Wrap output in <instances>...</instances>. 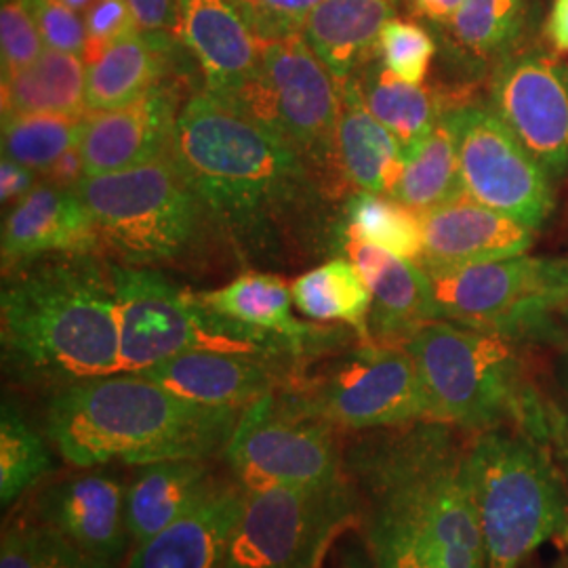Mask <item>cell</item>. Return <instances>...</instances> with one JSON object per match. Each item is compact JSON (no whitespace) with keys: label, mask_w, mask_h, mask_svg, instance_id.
I'll return each instance as SVG.
<instances>
[{"label":"cell","mask_w":568,"mask_h":568,"mask_svg":"<svg viewBox=\"0 0 568 568\" xmlns=\"http://www.w3.org/2000/svg\"><path fill=\"white\" fill-rule=\"evenodd\" d=\"M53 469V455L41 432L9 400L0 408V501L13 506Z\"/></svg>","instance_id":"cell-34"},{"label":"cell","mask_w":568,"mask_h":568,"mask_svg":"<svg viewBox=\"0 0 568 568\" xmlns=\"http://www.w3.org/2000/svg\"><path fill=\"white\" fill-rule=\"evenodd\" d=\"M182 42L173 32L140 30L87 61V110L133 102L171 79Z\"/></svg>","instance_id":"cell-26"},{"label":"cell","mask_w":568,"mask_h":568,"mask_svg":"<svg viewBox=\"0 0 568 568\" xmlns=\"http://www.w3.org/2000/svg\"><path fill=\"white\" fill-rule=\"evenodd\" d=\"M4 373L55 389L121 371L112 262L102 253L47 255L2 270Z\"/></svg>","instance_id":"cell-3"},{"label":"cell","mask_w":568,"mask_h":568,"mask_svg":"<svg viewBox=\"0 0 568 568\" xmlns=\"http://www.w3.org/2000/svg\"><path fill=\"white\" fill-rule=\"evenodd\" d=\"M199 300L215 314L272 342L300 368L349 342L344 326L295 318L291 284L284 283L278 274L248 270L232 283L199 293Z\"/></svg>","instance_id":"cell-17"},{"label":"cell","mask_w":568,"mask_h":568,"mask_svg":"<svg viewBox=\"0 0 568 568\" xmlns=\"http://www.w3.org/2000/svg\"><path fill=\"white\" fill-rule=\"evenodd\" d=\"M344 251L373 295L371 342L405 347L422 326L434 321L426 270L352 239H344Z\"/></svg>","instance_id":"cell-24"},{"label":"cell","mask_w":568,"mask_h":568,"mask_svg":"<svg viewBox=\"0 0 568 568\" xmlns=\"http://www.w3.org/2000/svg\"><path fill=\"white\" fill-rule=\"evenodd\" d=\"M389 2H392V4H396V2H403V0H389Z\"/></svg>","instance_id":"cell-53"},{"label":"cell","mask_w":568,"mask_h":568,"mask_svg":"<svg viewBox=\"0 0 568 568\" xmlns=\"http://www.w3.org/2000/svg\"><path fill=\"white\" fill-rule=\"evenodd\" d=\"M0 248L2 270H9L47 255L102 253V243L74 187L42 182L4 217Z\"/></svg>","instance_id":"cell-21"},{"label":"cell","mask_w":568,"mask_h":568,"mask_svg":"<svg viewBox=\"0 0 568 568\" xmlns=\"http://www.w3.org/2000/svg\"><path fill=\"white\" fill-rule=\"evenodd\" d=\"M34 173L37 171L2 156V163H0V199H2L4 206L9 203H20L26 194H30L34 190V185H37Z\"/></svg>","instance_id":"cell-45"},{"label":"cell","mask_w":568,"mask_h":568,"mask_svg":"<svg viewBox=\"0 0 568 568\" xmlns=\"http://www.w3.org/2000/svg\"><path fill=\"white\" fill-rule=\"evenodd\" d=\"M394 18L389 0H323L305 20L307 44L342 87L373 51L387 21Z\"/></svg>","instance_id":"cell-28"},{"label":"cell","mask_w":568,"mask_h":568,"mask_svg":"<svg viewBox=\"0 0 568 568\" xmlns=\"http://www.w3.org/2000/svg\"><path fill=\"white\" fill-rule=\"evenodd\" d=\"M469 480L487 568H520L556 537L568 541L565 493L539 440L488 429L469 445Z\"/></svg>","instance_id":"cell-7"},{"label":"cell","mask_w":568,"mask_h":568,"mask_svg":"<svg viewBox=\"0 0 568 568\" xmlns=\"http://www.w3.org/2000/svg\"><path fill=\"white\" fill-rule=\"evenodd\" d=\"M112 276L121 333L119 373H138L194 349L251 354L295 366L272 342L215 314L199 293L161 270L112 264Z\"/></svg>","instance_id":"cell-8"},{"label":"cell","mask_w":568,"mask_h":568,"mask_svg":"<svg viewBox=\"0 0 568 568\" xmlns=\"http://www.w3.org/2000/svg\"><path fill=\"white\" fill-rule=\"evenodd\" d=\"M466 194L455 135L445 116L406 154L405 173L392 199L427 213Z\"/></svg>","instance_id":"cell-32"},{"label":"cell","mask_w":568,"mask_h":568,"mask_svg":"<svg viewBox=\"0 0 568 568\" xmlns=\"http://www.w3.org/2000/svg\"><path fill=\"white\" fill-rule=\"evenodd\" d=\"M562 366H565V386H567L568 392V354L567 358H565V363H562Z\"/></svg>","instance_id":"cell-52"},{"label":"cell","mask_w":568,"mask_h":568,"mask_svg":"<svg viewBox=\"0 0 568 568\" xmlns=\"http://www.w3.org/2000/svg\"><path fill=\"white\" fill-rule=\"evenodd\" d=\"M138 373L192 403L244 410L283 389L297 368L264 356L194 349Z\"/></svg>","instance_id":"cell-19"},{"label":"cell","mask_w":568,"mask_h":568,"mask_svg":"<svg viewBox=\"0 0 568 568\" xmlns=\"http://www.w3.org/2000/svg\"><path fill=\"white\" fill-rule=\"evenodd\" d=\"M354 525L361 499L349 478L316 488H246L224 568H316Z\"/></svg>","instance_id":"cell-12"},{"label":"cell","mask_w":568,"mask_h":568,"mask_svg":"<svg viewBox=\"0 0 568 568\" xmlns=\"http://www.w3.org/2000/svg\"><path fill=\"white\" fill-rule=\"evenodd\" d=\"M344 568H373L368 554H361L358 549H354L352 554H347L344 560Z\"/></svg>","instance_id":"cell-50"},{"label":"cell","mask_w":568,"mask_h":568,"mask_svg":"<svg viewBox=\"0 0 568 568\" xmlns=\"http://www.w3.org/2000/svg\"><path fill=\"white\" fill-rule=\"evenodd\" d=\"M171 156L241 260L291 264L321 243L333 180L209 91L183 103Z\"/></svg>","instance_id":"cell-1"},{"label":"cell","mask_w":568,"mask_h":568,"mask_svg":"<svg viewBox=\"0 0 568 568\" xmlns=\"http://www.w3.org/2000/svg\"><path fill=\"white\" fill-rule=\"evenodd\" d=\"M65 7H70L72 11H77V13H84L95 0H61Z\"/></svg>","instance_id":"cell-51"},{"label":"cell","mask_w":568,"mask_h":568,"mask_svg":"<svg viewBox=\"0 0 568 568\" xmlns=\"http://www.w3.org/2000/svg\"><path fill=\"white\" fill-rule=\"evenodd\" d=\"M140 28L145 32H173L180 0H129Z\"/></svg>","instance_id":"cell-44"},{"label":"cell","mask_w":568,"mask_h":568,"mask_svg":"<svg viewBox=\"0 0 568 568\" xmlns=\"http://www.w3.org/2000/svg\"><path fill=\"white\" fill-rule=\"evenodd\" d=\"M377 53L392 74L413 84H424L436 53V42L424 26L392 18L379 34Z\"/></svg>","instance_id":"cell-38"},{"label":"cell","mask_w":568,"mask_h":568,"mask_svg":"<svg viewBox=\"0 0 568 568\" xmlns=\"http://www.w3.org/2000/svg\"><path fill=\"white\" fill-rule=\"evenodd\" d=\"M89 209L103 255L138 267H199L225 241L209 206L171 154L74 185ZM230 246V244H227Z\"/></svg>","instance_id":"cell-6"},{"label":"cell","mask_w":568,"mask_h":568,"mask_svg":"<svg viewBox=\"0 0 568 568\" xmlns=\"http://www.w3.org/2000/svg\"><path fill=\"white\" fill-rule=\"evenodd\" d=\"M180 110L178 84L164 82L133 102L89 112L79 142L84 178L116 173L171 154Z\"/></svg>","instance_id":"cell-18"},{"label":"cell","mask_w":568,"mask_h":568,"mask_svg":"<svg viewBox=\"0 0 568 568\" xmlns=\"http://www.w3.org/2000/svg\"><path fill=\"white\" fill-rule=\"evenodd\" d=\"M102 467H81L44 488L34 501V520L58 530L95 567L119 568L133 551L126 485Z\"/></svg>","instance_id":"cell-16"},{"label":"cell","mask_w":568,"mask_h":568,"mask_svg":"<svg viewBox=\"0 0 568 568\" xmlns=\"http://www.w3.org/2000/svg\"><path fill=\"white\" fill-rule=\"evenodd\" d=\"M356 82L366 108L400 143L405 156L443 119L429 89L398 79L384 63L368 68L365 79Z\"/></svg>","instance_id":"cell-31"},{"label":"cell","mask_w":568,"mask_h":568,"mask_svg":"<svg viewBox=\"0 0 568 568\" xmlns=\"http://www.w3.org/2000/svg\"><path fill=\"white\" fill-rule=\"evenodd\" d=\"M217 100L281 135L326 178L335 180V171L342 173L337 163L339 84L304 34L265 41L260 72Z\"/></svg>","instance_id":"cell-11"},{"label":"cell","mask_w":568,"mask_h":568,"mask_svg":"<svg viewBox=\"0 0 568 568\" xmlns=\"http://www.w3.org/2000/svg\"><path fill=\"white\" fill-rule=\"evenodd\" d=\"M0 568H98L65 541L58 530L39 520H18L2 530Z\"/></svg>","instance_id":"cell-37"},{"label":"cell","mask_w":568,"mask_h":568,"mask_svg":"<svg viewBox=\"0 0 568 568\" xmlns=\"http://www.w3.org/2000/svg\"><path fill=\"white\" fill-rule=\"evenodd\" d=\"M339 432L272 392L246 406L224 450L244 488H316L347 478Z\"/></svg>","instance_id":"cell-13"},{"label":"cell","mask_w":568,"mask_h":568,"mask_svg":"<svg viewBox=\"0 0 568 568\" xmlns=\"http://www.w3.org/2000/svg\"><path fill=\"white\" fill-rule=\"evenodd\" d=\"M527 20V0H462L450 30L478 58L508 55Z\"/></svg>","instance_id":"cell-36"},{"label":"cell","mask_w":568,"mask_h":568,"mask_svg":"<svg viewBox=\"0 0 568 568\" xmlns=\"http://www.w3.org/2000/svg\"><path fill=\"white\" fill-rule=\"evenodd\" d=\"M424 270L434 321L499 333L511 342L548 339L556 314L568 307V260L518 255Z\"/></svg>","instance_id":"cell-10"},{"label":"cell","mask_w":568,"mask_h":568,"mask_svg":"<svg viewBox=\"0 0 568 568\" xmlns=\"http://www.w3.org/2000/svg\"><path fill=\"white\" fill-rule=\"evenodd\" d=\"M337 432H371L426 419L413 356L400 345L358 342L302 366L281 389Z\"/></svg>","instance_id":"cell-9"},{"label":"cell","mask_w":568,"mask_h":568,"mask_svg":"<svg viewBox=\"0 0 568 568\" xmlns=\"http://www.w3.org/2000/svg\"><path fill=\"white\" fill-rule=\"evenodd\" d=\"M546 32L558 53H568V0H551Z\"/></svg>","instance_id":"cell-47"},{"label":"cell","mask_w":568,"mask_h":568,"mask_svg":"<svg viewBox=\"0 0 568 568\" xmlns=\"http://www.w3.org/2000/svg\"><path fill=\"white\" fill-rule=\"evenodd\" d=\"M361 523L386 528L447 568H487L469 445L438 422L371 429L344 447Z\"/></svg>","instance_id":"cell-2"},{"label":"cell","mask_w":568,"mask_h":568,"mask_svg":"<svg viewBox=\"0 0 568 568\" xmlns=\"http://www.w3.org/2000/svg\"><path fill=\"white\" fill-rule=\"evenodd\" d=\"M490 108L556 182L568 169V70L539 51L506 55Z\"/></svg>","instance_id":"cell-15"},{"label":"cell","mask_w":568,"mask_h":568,"mask_svg":"<svg viewBox=\"0 0 568 568\" xmlns=\"http://www.w3.org/2000/svg\"><path fill=\"white\" fill-rule=\"evenodd\" d=\"M291 293L295 307L312 323L349 326L358 342L371 344L373 295L349 260H331L312 267L291 284Z\"/></svg>","instance_id":"cell-30"},{"label":"cell","mask_w":568,"mask_h":568,"mask_svg":"<svg viewBox=\"0 0 568 568\" xmlns=\"http://www.w3.org/2000/svg\"><path fill=\"white\" fill-rule=\"evenodd\" d=\"M42 175H44V182L61 185V187H74L84 178V166H82L79 148L68 152L61 161L53 164L51 169H47Z\"/></svg>","instance_id":"cell-46"},{"label":"cell","mask_w":568,"mask_h":568,"mask_svg":"<svg viewBox=\"0 0 568 568\" xmlns=\"http://www.w3.org/2000/svg\"><path fill=\"white\" fill-rule=\"evenodd\" d=\"M344 239L415 264L424 257L422 213L392 196L358 190L345 204Z\"/></svg>","instance_id":"cell-33"},{"label":"cell","mask_w":568,"mask_h":568,"mask_svg":"<svg viewBox=\"0 0 568 568\" xmlns=\"http://www.w3.org/2000/svg\"><path fill=\"white\" fill-rule=\"evenodd\" d=\"M41 32L23 0H2L0 9V51L2 77L16 74L41 58Z\"/></svg>","instance_id":"cell-39"},{"label":"cell","mask_w":568,"mask_h":568,"mask_svg":"<svg viewBox=\"0 0 568 568\" xmlns=\"http://www.w3.org/2000/svg\"><path fill=\"white\" fill-rule=\"evenodd\" d=\"M549 438H554L560 448L568 474V417L554 406H549Z\"/></svg>","instance_id":"cell-49"},{"label":"cell","mask_w":568,"mask_h":568,"mask_svg":"<svg viewBox=\"0 0 568 568\" xmlns=\"http://www.w3.org/2000/svg\"><path fill=\"white\" fill-rule=\"evenodd\" d=\"M363 539L373 568H447L436 556L415 548L386 528L363 523Z\"/></svg>","instance_id":"cell-43"},{"label":"cell","mask_w":568,"mask_h":568,"mask_svg":"<svg viewBox=\"0 0 568 568\" xmlns=\"http://www.w3.org/2000/svg\"><path fill=\"white\" fill-rule=\"evenodd\" d=\"M413 4L422 18L434 21V23L450 26L462 0H413Z\"/></svg>","instance_id":"cell-48"},{"label":"cell","mask_w":568,"mask_h":568,"mask_svg":"<svg viewBox=\"0 0 568 568\" xmlns=\"http://www.w3.org/2000/svg\"><path fill=\"white\" fill-rule=\"evenodd\" d=\"M459 154L467 196L539 230L554 211V180L490 105L443 112Z\"/></svg>","instance_id":"cell-14"},{"label":"cell","mask_w":568,"mask_h":568,"mask_svg":"<svg viewBox=\"0 0 568 568\" xmlns=\"http://www.w3.org/2000/svg\"><path fill=\"white\" fill-rule=\"evenodd\" d=\"M323 0H234L260 41L304 32L305 20Z\"/></svg>","instance_id":"cell-40"},{"label":"cell","mask_w":568,"mask_h":568,"mask_svg":"<svg viewBox=\"0 0 568 568\" xmlns=\"http://www.w3.org/2000/svg\"><path fill=\"white\" fill-rule=\"evenodd\" d=\"M82 20L87 30L84 61L93 60L110 44L142 30L129 0H95L82 13Z\"/></svg>","instance_id":"cell-42"},{"label":"cell","mask_w":568,"mask_h":568,"mask_svg":"<svg viewBox=\"0 0 568 568\" xmlns=\"http://www.w3.org/2000/svg\"><path fill=\"white\" fill-rule=\"evenodd\" d=\"M41 32L47 49L77 53L84 58L87 30L81 13L65 7L61 0H23Z\"/></svg>","instance_id":"cell-41"},{"label":"cell","mask_w":568,"mask_h":568,"mask_svg":"<svg viewBox=\"0 0 568 568\" xmlns=\"http://www.w3.org/2000/svg\"><path fill=\"white\" fill-rule=\"evenodd\" d=\"M175 37L201 68L211 95L239 89L262 68L264 42L234 0H180Z\"/></svg>","instance_id":"cell-20"},{"label":"cell","mask_w":568,"mask_h":568,"mask_svg":"<svg viewBox=\"0 0 568 568\" xmlns=\"http://www.w3.org/2000/svg\"><path fill=\"white\" fill-rule=\"evenodd\" d=\"M84 116L2 114V156L44 173L79 148Z\"/></svg>","instance_id":"cell-35"},{"label":"cell","mask_w":568,"mask_h":568,"mask_svg":"<svg viewBox=\"0 0 568 568\" xmlns=\"http://www.w3.org/2000/svg\"><path fill=\"white\" fill-rule=\"evenodd\" d=\"M426 398L427 422L483 434L518 424L548 440L549 406L525 382L516 342L450 321H429L408 342Z\"/></svg>","instance_id":"cell-5"},{"label":"cell","mask_w":568,"mask_h":568,"mask_svg":"<svg viewBox=\"0 0 568 568\" xmlns=\"http://www.w3.org/2000/svg\"><path fill=\"white\" fill-rule=\"evenodd\" d=\"M246 488L232 476L180 520L131 551L126 568H224Z\"/></svg>","instance_id":"cell-23"},{"label":"cell","mask_w":568,"mask_h":568,"mask_svg":"<svg viewBox=\"0 0 568 568\" xmlns=\"http://www.w3.org/2000/svg\"><path fill=\"white\" fill-rule=\"evenodd\" d=\"M241 415L192 403L140 373H114L55 389L44 427L70 466H143L224 455Z\"/></svg>","instance_id":"cell-4"},{"label":"cell","mask_w":568,"mask_h":568,"mask_svg":"<svg viewBox=\"0 0 568 568\" xmlns=\"http://www.w3.org/2000/svg\"><path fill=\"white\" fill-rule=\"evenodd\" d=\"M342 119L337 126V163L344 180L363 192L394 196L405 173V150L366 108L352 77L339 87Z\"/></svg>","instance_id":"cell-27"},{"label":"cell","mask_w":568,"mask_h":568,"mask_svg":"<svg viewBox=\"0 0 568 568\" xmlns=\"http://www.w3.org/2000/svg\"><path fill=\"white\" fill-rule=\"evenodd\" d=\"M2 114H89L87 61L77 53L44 49L28 68L2 77Z\"/></svg>","instance_id":"cell-29"},{"label":"cell","mask_w":568,"mask_h":568,"mask_svg":"<svg viewBox=\"0 0 568 568\" xmlns=\"http://www.w3.org/2000/svg\"><path fill=\"white\" fill-rule=\"evenodd\" d=\"M133 467L126 485L133 549L180 520L222 480L211 459H164Z\"/></svg>","instance_id":"cell-25"},{"label":"cell","mask_w":568,"mask_h":568,"mask_svg":"<svg viewBox=\"0 0 568 568\" xmlns=\"http://www.w3.org/2000/svg\"><path fill=\"white\" fill-rule=\"evenodd\" d=\"M424 267L485 264L527 255L535 230L462 194L422 215Z\"/></svg>","instance_id":"cell-22"}]
</instances>
